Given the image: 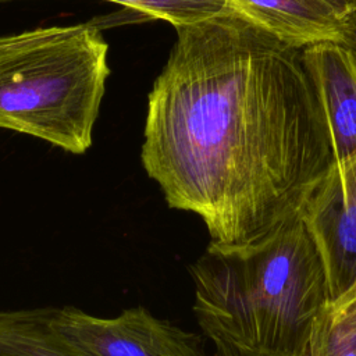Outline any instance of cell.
I'll list each match as a JSON object with an SVG mask.
<instances>
[{
	"label": "cell",
	"instance_id": "12",
	"mask_svg": "<svg viewBox=\"0 0 356 356\" xmlns=\"http://www.w3.org/2000/svg\"><path fill=\"white\" fill-rule=\"evenodd\" d=\"M337 43L343 47L356 68V10H352L339 18Z\"/></svg>",
	"mask_w": 356,
	"mask_h": 356
},
{
	"label": "cell",
	"instance_id": "8",
	"mask_svg": "<svg viewBox=\"0 0 356 356\" xmlns=\"http://www.w3.org/2000/svg\"><path fill=\"white\" fill-rule=\"evenodd\" d=\"M54 307L0 310V356H85L53 324Z\"/></svg>",
	"mask_w": 356,
	"mask_h": 356
},
{
	"label": "cell",
	"instance_id": "7",
	"mask_svg": "<svg viewBox=\"0 0 356 356\" xmlns=\"http://www.w3.org/2000/svg\"><path fill=\"white\" fill-rule=\"evenodd\" d=\"M254 25L296 47L338 40L339 17L324 0H229Z\"/></svg>",
	"mask_w": 356,
	"mask_h": 356
},
{
	"label": "cell",
	"instance_id": "4",
	"mask_svg": "<svg viewBox=\"0 0 356 356\" xmlns=\"http://www.w3.org/2000/svg\"><path fill=\"white\" fill-rule=\"evenodd\" d=\"M56 330L85 356H209L197 334L142 306L97 317L74 306L54 307Z\"/></svg>",
	"mask_w": 356,
	"mask_h": 356
},
{
	"label": "cell",
	"instance_id": "11",
	"mask_svg": "<svg viewBox=\"0 0 356 356\" xmlns=\"http://www.w3.org/2000/svg\"><path fill=\"white\" fill-rule=\"evenodd\" d=\"M325 310L335 320L356 331V282L338 298L328 300Z\"/></svg>",
	"mask_w": 356,
	"mask_h": 356
},
{
	"label": "cell",
	"instance_id": "9",
	"mask_svg": "<svg viewBox=\"0 0 356 356\" xmlns=\"http://www.w3.org/2000/svg\"><path fill=\"white\" fill-rule=\"evenodd\" d=\"M145 15L170 22L175 28L192 25L231 10L229 0H107Z\"/></svg>",
	"mask_w": 356,
	"mask_h": 356
},
{
	"label": "cell",
	"instance_id": "14",
	"mask_svg": "<svg viewBox=\"0 0 356 356\" xmlns=\"http://www.w3.org/2000/svg\"><path fill=\"white\" fill-rule=\"evenodd\" d=\"M341 18L343 14L356 10V0H324Z\"/></svg>",
	"mask_w": 356,
	"mask_h": 356
},
{
	"label": "cell",
	"instance_id": "1",
	"mask_svg": "<svg viewBox=\"0 0 356 356\" xmlns=\"http://www.w3.org/2000/svg\"><path fill=\"white\" fill-rule=\"evenodd\" d=\"M175 29L147 97L142 165L210 243L259 242L300 218L337 163L302 47L234 8Z\"/></svg>",
	"mask_w": 356,
	"mask_h": 356
},
{
	"label": "cell",
	"instance_id": "3",
	"mask_svg": "<svg viewBox=\"0 0 356 356\" xmlns=\"http://www.w3.org/2000/svg\"><path fill=\"white\" fill-rule=\"evenodd\" d=\"M107 54L93 24L0 36V128L85 153L110 75Z\"/></svg>",
	"mask_w": 356,
	"mask_h": 356
},
{
	"label": "cell",
	"instance_id": "13",
	"mask_svg": "<svg viewBox=\"0 0 356 356\" xmlns=\"http://www.w3.org/2000/svg\"><path fill=\"white\" fill-rule=\"evenodd\" d=\"M214 345L213 356H305V355H289V353H271V352H261L253 350L249 348H243L241 345L214 338L211 339ZM309 356V355H307Z\"/></svg>",
	"mask_w": 356,
	"mask_h": 356
},
{
	"label": "cell",
	"instance_id": "15",
	"mask_svg": "<svg viewBox=\"0 0 356 356\" xmlns=\"http://www.w3.org/2000/svg\"><path fill=\"white\" fill-rule=\"evenodd\" d=\"M0 1H7V0H0Z\"/></svg>",
	"mask_w": 356,
	"mask_h": 356
},
{
	"label": "cell",
	"instance_id": "6",
	"mask_svg": "<svg viewBox=\"0 0 356 356\" xmlns=\"http://www.w3.org/2000/svg\"><path fill=\"white\" fill-rule=\"evenodd\" d=\"M302 58L323 107L337 161L356 156V68L332 40L302 47Z\"/></svg>",
	"mask_w": 356,
	"mask_h": 356
},
{
	"label": "cell",
	"instance_id": "2",
	"mask_svg": "<svg viewBox=\"0 0 356 356\" xmlns=\"http://www.w3.org/2000/svg\"><path fill=\"white\" fill-rule=\"evenodd\" d=\"M189 273L193 312L210 339L309 355L314 320L330 299L320 256L300 218L250 245L209 243Z\"/></svg>",
	"mask_w": 356,
	"mask_h": 356
},
{
	"label": "cell",
	"instance_id": "10",
	"mask_svg": "<svg viewBox=\"0 0 356 356\" xmlns=\"http://www.w3.org/2000/svg\"><path fill=\"white\" fill-rule=\"evenodd\" d=\"M309 356H356V331L335 320L324 306L313 324Z\"/></svg>",
	"mask_w": 356,
	"mask_h": 356
},
{
	"label": "cell",
	"instance_id": "5",
	"mask_svg": "<svg viewBox=\"0 0 356 356\" xmlns=\"http://www.w3.org/2000/svg\"><path fill=\"white\" fill-rule=\"evenodd\" d=\"M300 220L332 300L356 282V156L334 164L305 203Z\"/></svg>",
	"mask_w": 356,
	"mask_h": 356
}]
</instances>
